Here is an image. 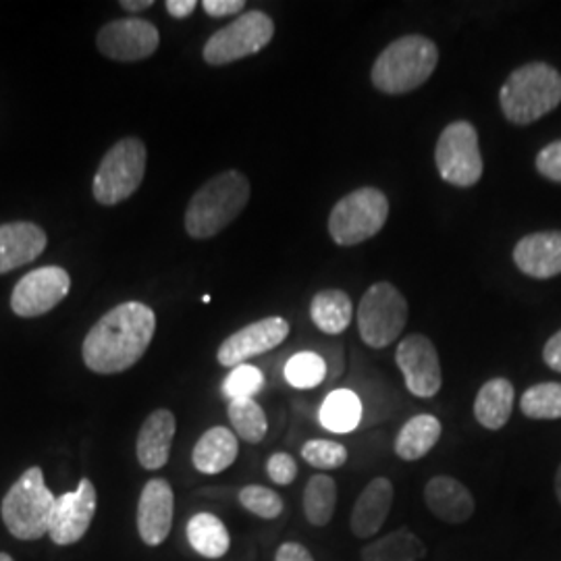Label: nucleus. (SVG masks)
<instances>
[{"instance_id":"1","label":"nucleus","mask_w":561,"mask_h":561,"mask_svg":"<svg viewBox=\"0 0 561 561\" xmlns=\"http://www.w3.org/2000/svg\"><path fill=\"white\" fill-rule=\"evenodd\" d=\"M154 331V310L140 301H125L88 331L81 356L96 375H119L144 358Z\"/></svg>"},{"instance_id":"2","label":"nucleus","mask_w":561,"mask_h":561,"mask_svg":"<svg viewBox=\"0 0 561 561\" xmlns=\"http://www.w3.org/2000/svg\"><path fill=\"white\" fill-rule=\"evenodd\" d=\"M250 181L240 171H222L206 181L185 210V231L194 240H210L236 221L250 202Z\"/></svg>"},{"instance_id":"3","label":"nucleus","mask_w":561,"mask_h":561,"mask_svg":"<svg viewBox=\"0 0 561 561\" xmlns=\"http://www.w3.org/2000/svg\"><path fill=\"white\" fill-rule=\"evenodd\" d=\"M439 65L437 44L424 36H403L391 42L375 60L370 80L382 94H408L435 73Z\"/></svg>"},{"instance_id":"4","label":"nucleus","mask_w":561,"mask_h":561,"mask_svg":"<svg viewBox=\"0 0 561 561\" xmlns=\"http://www.w3.org/2000/svg\"><path fill=\"white\" fill-rule=\"evenodd\" d=\"M561 102V76L547 62H528L516 69L500 90L505 119L514 125H530Z\"/></svg>"},{"instance_id":"5","label":"nucleus","mask_w":561,"mask_h":561,"mask_svg":"<svg viewBox=\"0 0 561 561\" xmlns=\"http://www.w3.org/2000/svg\"><path fill=\"white\" fill-rule=\"evenodd\" d=\"M55 503L57 497L46 486L42 468L32 466L7 491L0 516L15 539L38 541L50 533Z\"/></svg>"},{"instance_id":"6","label":"nucleus","mask_w":561,"mask_h":561,"mask_svg":"<svg viewBox=\"0 0 561 561\" xmlns=\"http://www.w3.org/2000/svg\"><path fill=\"white\" fill-rule=\"evenodd\" d=\"M389 219V201L377 187H360L343 196L329 215V236L337 245L373 240Z\"/></svg>"},{"instance_id":"7","label":"nucleus","mask_w":561,"mask_h":561,"mask_svg":"<svg viewBox=\"0 0 561 561\" xmlns=\"http://www.w3.org/2000/svg\"><path fill=\"white\" fill-rule=\"evenodd\" d=\"M148 152L140 138L117 141L102 159L94 175L92 194L102 206H115L131 198L146 175Z\"/></svg>"},{"instance_id":"8","label":"nucleus","mask_w":561,"mask_h":561,"mask_svg":"<svg viewBox=\"0 0 561 561\" xmlns=\"http://www.w3.org/2000/svg\"><path fill=\"white\" fill-rule=\"evenodd\" d=\"M356 317L362 341L373 350H382L400 340L408 322V301L396 285L381 280L362 296Z\"/></svg>"},{"instance_id":"9","label":"nucleus","mask_w":561,"mask_h":561,"mask_svg":"<svg viewBox=\"0 0 561 561\" xmlns=\"http://www.w3.org/2000/svg\"><path fill=\"white\" fill-rule=\"evenodd\" d=\"M273 36L275 21L264 11H248L219 32H215L204 44L202 57L213 67L229 65L261 53L262 48L271 44Z\"/></svg>"},{"instance_id":"10","label":"nucleus","mask_w":561,"mask_h":561,"mask_svg":"<svg viewBox=\"0 0 561 561\" xmlns=\"http://www.w3.org/2000/svg\"><path fill=\"white\" fill-rule=\"evenodd\" d=\"M435 162L443 181H447L449 185H477L484 171L477 127L470 121L449 123L437 141Z\"/></svg>"},{"instance_id":"11","label":"nucleus","mask_w":561,"mask_h":561,"mask_svg":"<svg viewBox=\"0 0 561 561\" xmlns=\"http://www.w3.org/2000/svg\"><path fill=\"white\" fill-rule=\"evenodd\" d=\"M396 362L412 396L428 400L442 391V362L435 343L426 335L414 333L403 337L396 352Z\"/></svg>"},{"instance_id":"12","label":"nucleus","mask_w":561,"mask_h":561,"mask_svg":"<svg viewBox=\"0 0 561 561\" xmlns=\"http://www.w3.org/2000/svg\"><path fill=\"white\" fill-rule=\"evenodd\" d=\"M71 289L69 273L60 266H42L21 277L11 294V310L23 319H36L67 298Z\"/></svg>"},{"instance_id":"13","label":"nucleus","mask_w":561,"mask_h":561,"mask_svg":"<svg viewBox=\"0 0 561 561\" xmlns=\"http://www.w3.org/2000/svg\"><path fill=\"white\" fill-rule=\"evenodd\" d=\"M161 44L157 25L146 20H117L106 23L96 36V46L106 59L134 62L152 57Z\"/></svg>"},{"instance_id":"14","label":"nucleus","mask_w":561,"mask_h":561,"mask_svg":"<svg viewBox=\"0 0 561 561\" xmlns=\"http://www.w3.org/2000/svg\"><path fill=\"white\" fill-rule=\"evenodd\" d=\"M99 495L90 479H81L76 491L62 493L55 503V514L50 522V539L55 545L67 547L81 541L96 516Z\"/></svg>"},{"instance_id":"15","label":"nucleus","mask_w":561,"mask_h":561,"mask_svg":"<svg viewBox=\"0 0 561 561\" xmlns=\"http://www.w3.org/2000/svg\"><path fill=\"white\" fill-rule=\"evenodd\" d=\"M287 335H289V322L280 317H268V319L252 322L222 341L217 352V360L221 366L236 368L240 364H248L250 358H256L275 350L287 340Z\"/></svg>"},{"instance_id":"16","label":"nucleus","mask_w":561,"mask_h":561,"mask_svg":"<svg viewBox=\"0 0 561 561\" xmlns=\"http://www.w3.org/2000/svg\"><path fill=\"white\" fill-rule=\"evenodd\" d=\"M175 495L169 481L152 479L141 489L138 502V533L148 547H159L167 541L173 528Z\"/></svg>"},{"instance_id":"17","label":"nucleus","mask_w":561,"mask_h":561,"mask_svg":"<svg viewBox=\"0 0 561 561\" xmlns=\"http://www.w3.org/2000/svg\"><path fill=\"white\" fill-rule=\"evenodd\" d=\"M424 503L428 512L437 520L458 526L474 516L477 503L468 486H463L458 479L439 474L433 477L424 486Z\"/></svg>"},{"instance_id":"18","label":"nucleus","mask_w":561,"mask_h":561,"mask_svg":"<svg viewBox=\"0 0 561 561\" xmlns=\"http://www.w3.org/2000/svg\"><path fill=\"white\" fill-rule=\"evenodd\" d=\"M396 489L393 482L385 477H377L362 489L358 500L354 503L350 528L354 537L370 539L381 530L382 524L389 518V512L393 507Z\"/></svg>"},{"instance_id":"19","label":"nucleus","mask_w":561,"mask_h":561,"mask_svg":"<svg viewBox=\"0 0 561 561\" xmlns=\"http://www.w3.org/2000/svg\"><path fill=\"white\" fill-rule=\"evenodd\" d=\"M514 262L533 279L561 275V231H541L522 238L514 248Z\"/></svg>"},{"instance_id":"20","label":"nucleus","mask_w":561,"mask_h":561,"mask_svg":"<svg viewBox=\"0 0 561 561\" xmlns=\"http://www.w3.org/2000/svg\"><path fill=\"white\" fill-rule=\"evenodd\" d=\"M48 238L34 222H4L0 225V275L30 264L46 250Z\"/></svg>"},{"instance_id":"21","label":"nucleus","mask_w":561,"mask_h":561,"mask_svg":"<svg viewBox=\"0 0 561 561\" xmlns=\"http://www.w3.org/2000/svg\"><path fill=\"white\" fill-rule=\"evenodd\" d=\"M178 421L171 410H154L144 424H141L136 454L141 468L146 470H161L167 466L171 456V445L175 439Z\"/></svg>"},{"instance_id":"22","label":"nucleus","mask_w":561,"mask_h":561,"mask_svg":"<svg viewBox=\"0 0 561 561\" xmlns=\"http://www.w3.org/2000/svg\"><path fill=\"white\" fill-rule=\"evenodd\" d=\"M240 443L236 433L225 426H213L202 435L194 451V468L202 474H221L233 461L238 460Z\"/></svg>"},{"instance_id":"23","label":"nucleus","mask_w":561,"mask_h":561,"mask_svg":"<svg viewBox=\"0 0 561 561\" xmlns=\"http://www.w3.org/2000/svg\"><path fill=\"white\" fill-rule=\"evenodd\" d=\"M516 391L507 379H491L484 382L474 400V416L486 431H502L514 410Z\"/></svg>"},{"instance_id":"24","label":"nucleus","mask_w":561,"mask_h":561,"mask_svg":"<svg viewBox=\"0 0 561 561\" xmlns=\"http://www.w3.org/2000/svg\"><path fill=\"white\" fill-rule=\"evenodd\" d=\"M442 422L433 414H419L405 422L396 439V454L400 460H422L442 439Z\"/></svg>"},{"instance_id":"25","label":"nucleus","mask_w":561,"mask_h":561,"mask_svg":"<svg viewBox=\"0 0 561 561\" xmlns=\"http://www.w3.org/2000/svg\"><path fill=\"white\" fill-rule=\"evenodd\" d=\"M185 533H187V541L192 545V549L206 560H221L231 547V537H229L227 526L222 524L221 518H217L215 514H208V512H201V514L192 516L187 522Z\"/></svg>"},{"instance_id":"26","label":"nucleus","mask_w":561,"mask_h":561,"mask_svg":"<svg viewBox=\"0 0 561 561\" xmlns=\"http://www.w3.org/2000/svg\"><path fill=\"white\" fill-rule=\"evenodd\" d=\"M354 317L352 298L341 289L319 291L310 304V319L327 335L343 333Z\"/></svg>"},{"instance_id":"27","label":"nucleus","mask_w":561,"mask_h":561,"mask_svg":"<svg viewBox=\"0 0 561 561\" xmlns=\"http://www.w3.org/2000/svg\"><path fill=\"white\" fill-rule=\"evenodd\" d=\"M424 556V542L408 528L393 530L362 549V561H419Z\"/></svg>"},{"instance_id":"28","label":"nucleus","mask_w":561,"mask_h":561,"mask_svg":"<svg viewBox=\"0 0 561 561\" xmlns=\"http://www.w3.org/2000/svg\"><path fill=\"white\" fill-rule=\"evenodd\" d=\"M337 482L329 474H314L304 489V514L312 526H327L335 516Z\"/></svg>"},{"instance_id":"29","label":"nucleus","mask_w":561,"mask_h":561,"mask_svg":"<svg viewBox=\"0 0 561 561\" xmlns=\"http://www.w3.org/2000/svg\"><path fill=\"white\" fill-rule=\"evenodd\" d=\"M362 421V401L354 391L340 389L327 396L321 408V422L327 431L352 433Z\"/></svg>"},{"instance_id":"30","label":"nucleus","mask_w":561,"mask_h":561,"mask_svg":"<svg viewBox=\"0 0 561 561\" xmlns=\"http://www.w3.org/2000/svg\"><path fill=\"white\" fill-rule=\"evenodd\" d=\"M227 416L231 421V426L236 428L238 437L243 442L256 445L266 437V431H268L266 414H264L261 403L254 398L229 401Z\"/></svg>"},{"instance_id":"31","label":"nucleus","mask_w":561,"mask_h":561,"mask_svg":"<svg viewBox=\"0 0 561 561\" xmlns=\"http://www.w3.org/2000/svg\"><path fill=\"white\" fill-rule=\"evenodd\" d=\"M522 414L533 421L561 419V382H539L524 391L520 400Z\"/></svg>"},{"instance_id":"32","label":"nucleus","mask_w":561,"mask_h":561,"mask_svg":"<svg viewBox=\"0 0 561 561\" xmlns=\"http://www.w3.org/2000/svg\"><path fill=\"white\" fill-rule=\"evenodd\" d=\"M285 381L296 389H314L327 377V362L314 352H301L285 364Z\"/></svg>"},{"instance_id":"33","label":"nucleus","mask_w":561,"mask_h":561,"mask_svg":"<svg viewBox=\"0 0 561 561\" xmlns=\"http://www.w3.org/2000/svg\"><path fill=\"white\" fill-rule=\"evenodd\" d=\"M240 503L243 510L259 516L262 520H275L283 514V500L268 486L262 484H248L240 491Z\"/></svg>"},{"instance_id":"34","label":"nucleus","mask_w":561,"mask_h":561,"mask_svg":"<svg viewBox=\"0 0 561 561\" xmlns=\"http://www.w3.org/2000/svg\"><path fill=\"white\" fill-rule=\"evenodd\" d=\"M264 387V375L261 368L252 364H240L231 368L227 379L222 381V396L231 400H243V398H254L261 393Z\"/></svg>"},{"instance_id":"35","label":"nucleus","mask_w":561,"mask_h":561,"mask_svg":"<svg viewBox=\"0 0 561 561\" xmlns=\"http://www.w3.org/2000/svg\"><path fill=\"white\" fill-rule=\"evenodd\" d=\"M350 458L345 445L329 439H310L301 445V460L317 470H337Z\"/></svg>"},{"instance_id":"36","label":"nucleus","mask_w":561,"mask_h":561,"mask_svg":"<svg viewBox=\"0 0 561 561\" xmlns=\"http://www.w3.org/2000/svg\"><path fill=\"white\" fill-rule=\"evenodd\" d=\"M266 474L268 479L280 484V486H287L291 482L296 481L298 477V461L294 460L289 454L279 451V454H273L268 460H266Z\"/></svg>"},{"instance_id":"37","label":"nucleus","mask_w":561,"mask_h":561,"mask_svg":"<svg viewBox=\"0 0 561 561\" xmlns=\"http://www.w3.org/2000/svg\"><path fill=\"white\" fill-rule=\"evenodd\" d=\"M537 169L542 178L561 183V140L542 148L537 154Z\"/></svg>"},{"instance_id":"38","label":"nucleus","mask_w":561,"mask_h":561,"mask_svg":"<svg viewBox=\"0 0 561 561\" xmlns=\"http://www.w3.org/2000/svg\"><path fill=\"white\" fill-rule=\"evenodd\" d=\"M202 9L210 15V18H227V15H236L241 9H245L243 0H204Z\"/></svg>"},{"instance_id":"39","label":"nucleus","mask_w":561,"mask_h":561,"mask_svg":"<svg viewBox=\"0 0 561 561\" xmlns=\"http://www.w3.org/2000/svg\"><path fill=\"white\" fill-rule=\"evenodd\" d=\"M275 561H314V558L301 542L287 541L277 549Z\"/></svg>"},{"instance_id":"40","label":"nucleus","mask_w":561,"mask_h":561,"mask_svg":"<svg viewBox=\"0 0 561 561\" xmlns=\"http://www.w3.org/2000/svg\"><path fill=\"white\" fill-rule=\"evenodd\" d=\"M542 360H545V364H547L551 370L561 373V331H558L551 340L545 343Z\"/></svg>"},{"instance_id":"41","label":"nucleus","mask_w":561,"mask_h":561,"mask_svg":"<svg viewBox=\"0 0 561 561\" xmlns=\"http://www.w3.org/2000/svg\"><path fill=\"white\" fill-rule=\"evenodd\" d=\"M164 7H167V11H169L171 18L183 20V18H190V15L196 11L198 2H196V0H167Z\"/></svg>"},{"instance_id":"42","label":"nucleus","mask_w":561,"mask_h":561,"mask_svg":"<svg viewBox=\"0 0 561 561\" xmlns=\"http://www.w3.org/2000/svg\"><path fill=\"white\" fill-rule=\"evenodd\" d=\"M152 4H154L152 0H121L119 2L121 9H125L129 13H140V11L150 9Z\"/></svg>"},{"instance_id":"43","label":"nucleus","mask_w":561,"mask_h":561,"mask_svg":"<svg viewBox=\"0 0 561 561\" xmlns=\"http://www.w3.org/2000/svg\"><path fill=\"white\" fill-rule=\"evenodd\" d=\"M556 495H558V502L561 505V466L558 468V474H556Z\"/></svg>"},{"instance_id":"44","label":"nucleus","mask_w":561,"mask_h":561,"mask_svg":"<svg viewBox=\"0 0 561 561\" xmlns=\"http://www.w3.org/2000/svg\"><path fill=\"white\" fill-rule=\"evenodd\" d=\"M0 561H15L9 553H0Z\"/></svg>"}]
</instances>
